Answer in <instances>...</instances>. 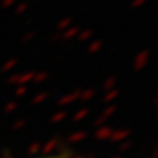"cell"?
<instances>
[{"mask_svg":"<svg viewBox=\"0 0 158 158\" xmlns=\"http://www.w3.org/2000/svg\"><path fill=\"white\" fill-rule=\"evenodd\" d=\"M38 158H59V157H38Z\"/></svg>","mask_w":158,"mask_h":158,"instance_id":"6da1fadb","label":"cell"}]
</instances>
